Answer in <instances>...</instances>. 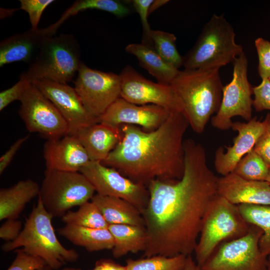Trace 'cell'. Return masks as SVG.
<instances>
[{"instance_id":"1","label":"cell","mask_w":270,"mask_h":270,"mask_svg":"<svg viewBox=\"0 0 270 270\" xmlns=\"http://www.w3.org/2000/svg\"><path fill=\"white\" fill-rule=\"evenodd\" d=\"M184 168L179 180H152L142 214L148 241L143 258L188 256L194 251L206 206L218 194V178L201 144L184 140Z\"/></svg>"},{"instance_id":"2","label":"cell","mask_w":270,"mask_h":270,"mask_svg":"<svg viewBox=\"0 0 270 270\" xmlns=\"http://www.w3.org/2000/svg\"><path fill=\"white\" fill-rule=\"evenodd\" d=\"M188 126L178 111L152 131L121 125L122 140L102 162L146 186L154 180H179L184 172V136Z\"/></svg>"},{"instance_id":"3","label":"cell","mask_w":270,"mask_h":270,"mask_svg":"<svg viewBox=\"0 0 270 270\" xmlns=\"http://www.w3.org/2000/svg\"><path fill=\"white\" fill-rule=\"evenodd\" d=\"M194 132L202 133L218 110L222 88L220 68L180 70L170 84Z\"/></svg>"},{"instance_id":"4","label":"cell","mask_w":270,"mask_h":270,"mask_svg":"<svg viewBox=\"0 0 270 270\" xmlns=\"http://www.w3.org/2000/svg\"><path fill=\"white\" fill-rule=\"evenodd\" d=\"M52 218L38 197L19 236L3 244L2 250L9 252L20 248L28 254L40 258L46 266L55 270L67 262H76L78 254L74 250L66 248L58 240L52 224Z\"/></svg>"},{"instance_id":"5","label":"cell","mask_w":270,"mask_h":270,"mask_svg":"<svg viewBox=\"0 0 270 270\" xmlns=\"http://www.w3.org/2000/svg\"><path fill=\"white\" fill-rule=\"evenodd\" d=\"M223 14H214L204 25L194 44L183 57L186 70L220 68L233 62L243 52Z\"/></svg>"},{"instance_id":"6","label":"cell","mask_w":270,"mask_h":270,"mask_svg":"<svg viewBox=\"0 0 270 270\" xmlns=\"http://www.w3.org/2000/svg\"><path fill=\"white\" fill-rule=\"evenodd\" d=\"M250 226L238 206L217 194L208 203L202 219L194 251L197 264L201 266L222 244L246 235Z\"/></svg>"},{"instance_id":"7","label":"cell","mask_w":270,"mask_h":270,"mask_svg":"<svg viewBox=\"0 0 270 270\" xmlns=\"http://www.w3.org/2000/svg\"><path fill=\"white\" fill-rule=\"evenodd\" d=\"M80 58V46L72 34L46 36L36 58L20 78L30 82L46 79L68 84L78 72L82 62Z\"/></svg>"},{"instance_id":"8","label":"cell","mask_w":270,"mask_h":270,"mask_svg":"<svg viewBox=\"0 0 270 270\" xmlns=\"http://www.w3.org/2000/svg\"><path fill=\"white\" fill-rule=\"evenodd\" d=\"M95 192L80 172L46 169L38 197L53 218H62L73 207L91 200Z\"/></svg>"},{"instance_id":"9","label":"cell","mask_w":270,"mask_h":270,"mask_svg":"<svg viewBox=\"0 0 270 270\" xmlns=\"http://www.w3.org/2000/svg\"><path fill=\"white\" fill-rule=\"evenodd\" d=\"M262 234L258 227L251 224L244 236L220 244L206 262L201 270H267L268 256L259 246Z\"/></svg>"},{"instance_id":"10","label":"cell","mask_w":270,"mask_h":270,"mask_svg":"<svg viewBox=\"0 0 270 270\" xmlns=\"http://www.w3.org/2000/svg\"><path fill=\"white\" fill-rule=\"evenodd\" d=\"M232 63V79L223 86L220 108L211 118L212 126L222 130L231 128L234 116H240L246 122L252 118L253 87L248 80V60L244 52Z\"/></svg>"},{"instance_id":"11","label":"cell","mask_w":270,"mask_h":270,"mask_svg":"<svg viewBox=\"0 0 270 270\" xmlns=\"http://www.w3.org/2000/svg\"><path fill=\"white\" fill-rule=\"evenodd\" d=\"M18 114L30 132L47 140L69 134L68 125L54 104L31 82L20 100Z\"/></svg>"},{"instance_id":"12","label":"cell","mask_w":270,"mask_h":270,"mask_svg":"<svg viewBox=\"0 0 270 270\" xmlns=\"http://www.w3.org/2000/svg\"><path fill=\"white\" fill-rule=\"evenodd\" d=\"M74 88L88 112L100 118L120 97V78L119 74L91 68L82 62Z\"/></svg>"},{"instance_id":"13","label":"cell","mask_w":270,"mask_h":270,"mask_svg":"<svg viewBox=\"0 0 270 270\" xmlns=\"http://www.w3.org/2000/svg\"><path fill=\"white\" fill-rule=\"evenodd\" d=\"M90 182L98 194L124 200L142 212L149 200L146 186L124 176L100 162L90 161L80 171Z\"/></svg>"},{"instance_id":"14","label":"cell","mask_w":270,"mask_h":270,"mask_svg":"<svg viewBox=\"0 0 270 270\" xmlns=\"http://www.w3.org/2000/svg\"><path fill=\"white\" fill-rule=\"evenodd\" d=\"M120 97L138 105L155 104L172 111H181L170 85L148 80L131 66H126L119 74Z\"/></svg>"},{"instance_id":"15","label":"cell","mask_w":270,"mask_h":270,"mask_svg":"<svg viewBox=\"0 0 270 270\" xmlns=\"http://www.w3.org/2000/svg\"><path fill=\"white\" fill-rule=\"evenodd\" d=\"M56 108L67 122L69 134L82 128L100 122L84 106L74 87L46 79L31 82Z\"/></svg>"},{"instance_id":"16","label":"cell","mask_w":270,"mask_h":270,"mask_svg":"<svg viewBox=\"0 0 270 270\" xmlns=\"http://www.w3.org/2000/svg\"><path fill=\"white\" fill-rule=\"evenodd\" d=\"M173 112L155 104L138 105L118 98L100 118V121L115 126L131 124L146 131L160 127Z\"/></svg>"},{"instance_id":"17","label":"cell","mask_w":270,"mask_h":270,"mask_svg":"<svg viewBox=\"0 0 270 270\" xmlns=\"http://www.w3.org/2000/svg\"><path fill=\"white\" fill-rule=\"evenodd\" d=\"M266 122L252 118L246 122H233L231 128L238 132L233 144L219 147L215 152L214 166L216 172L222 176L232 172L238 162L254 148L256 142L263 133Z\"/></svg>"},{"instance_id":"18","label":"cell","mask_w":270,"mask_h":270,"mask_svg":"<svg viewBox=\"0 0 270 270\" xmlns=\"http://www.w3.org/2000/svg\"><path fill=\"white\" fill-rule=\"evenodd\" d=\"M46 169L80 172L90 161L85 149L74 136L47 140L44 146Z\"/></svg>"},{"instance_id":"19","label":"cell","mask_w":270,"mask_h":270,"mask_svg":"<svg viewBox=\"0 0 270 270\" xmlns=\"http://www.w3.org/2000/svg\"><path fill=\"white\" fill-rule=\"evenodd\" d=\"M217 192L236 206L270 205V184L267 182L247 180L232 172L218 178Z\"/></svg>"},{"instance_id":"20","label":"cell","mask_w":270,"mask_h":270,"mask_svg":"<svg viewBox=\"0 0 270 270\" xmlns=\"http://www.w3.org/2000/svg\"><path fill=\"white\" fill-rule=\"evenodd\" d=\"M85 149L90 161L102 162L120 142V126L99 122L83 127L72 135Z\"/></svg>"},{"instance_id":"21","label":"cell","mask_w":270,"mask_h":270,"mask_svg":"<svg viewBox=\"0 0 270 270\" xmlns=\"http://www.w3.org/2000/svg\"><path fill=\"white\" fill-rule=\"evenodd\" d=\"M45 36L43 28H30L3 39L0 42V67L18 62L30 64L36 58Z\"/></svg>"},{"instance_id":"22","label":"cell","mask_w":270,"mask_h":270,"mask_svg":"<svg viewBox=\"0 0 270 270\" xmlns=\"http://www.w3.org/2000/svg\"><path fill=\"white\" fill-rule=\"evenodd\" d=\"M40 186L26 179L0 190V220L18 219L26 204L38 196Z\"/></svg>"},{"instance_id":"23","label":"cell","mask_w":270,"mask_h":270,"mask_svg":"<svg viewBox=\"0 0 270 270\" xmlns=\"http://www.w3.org/2000/svg\"><path fill=\"white\" fill-rule=\"evenodd\" d=\"M91 201L96 204L109 224H126L145 226L140 210L124 200L96 194Z\"/></svg>"},{"instance_id":"24","label":"cell","mask_w":270,"mask_h":270,"mask_svg":"<svg viewBox=\"0 0 270 270\" xmlns=\"http://www.w3.org/2000/svg\"><path fill=\"white\" fill-rule=\"evenodd\" d=\"M58 234L72 244L89 252L112 250L113 236L108 228H94L66 224L58 230Z\"/></svg>"},{"instance_id":"25","label":"cell","mask_w":270,"mask_h":270,"mask_svg":"<svg viewBox=\"0 0 270 270\" xmlns=\"http://www.w3.org/2000/svg\"><path fill=\"white\" fill-rule=\"evenodd\" d=\"M125 50L134 56L141 66L158 83L170 85L180 71L163 60L154 48L142 43L130 44L126 46Z\"/></svg>"},{"instance_id":"26","label":"cell","mask_w":270,"mask_h":270,"mask_svg":"<svg viewBox=\"0 0 270 270\" xmlns=\"http://www.w3.org/2000/svg\"><path fill=\"white\" fill-rule=\"evenodd\" d=\"M108 229L114 239L112 254L116 258L129 252L136 253L146 248L148 236L145 226L126 224H109Z\"/></svg>"},{"instance_id":"27","label":"cell","mask_w":270,"mask_h":270,"mask_svg":"<svg viewBox=\"0 0 270 270\" xmlns=\"http://www.w3.org/2000/svg\"><path fill=\"white\" fill-rule=\"evenodd\" d=\"M96 9L110 12L117 17H124L130 13V9L123 2L116 0H78L76 1L54 24L46 28L51 35L70 16L88 10Z\"/></svg>"},{"instance_id":"28","label":"cell","mask_w":270,"mask_h":270,"mask_svg":"<svg viewBox=\"0 0 270 270\" xmlns=\"http://www.w3.org/2000/svg\"><path fill=\"white\" fill-rule=\"evenodd\" d=\"M238 206L244 219L250 224L256 226L262 231L259 240L262 253L270 254V205L242 204Z\"/></svg>"},{"instance_id":"29","label":"cell","mask_w":270,"mask_h":270,"mask_svg":"<svg viewBox=\"0 0 270 270\" xmlns=\"http://www.w3.org/2000/svg\"><path fill=\"white\" fill-rule=\"evenodd\" d=\"M66 224L94 228H108L106 222L99 208L92 202H87L79 206L76 211L68 212L62 217Z\"/></svg>"},{"instance_id":"30","label":"cell","mask_w":270,"mask_h":270,"mask_svg":"<svg viewBox=\"0 0 270 270\" xmlns=\"http://www.w3.org/2000/svg\"><path fill=\"white\" fill-rule=\"evenodd\" d=\"M186 257L184 255L172 257L158 255L137 260L129 258L126 266L127 270H182Z\"/></svg>"},{"instance_id":"31","label":"cell","mask_w":270,"mask_h":270,"mask_svg":"<svg viewBox=\"0 0 270 270\" xmlns=\"http://www.w3.org/2000/svg\"><path fill=\"white\" fill-rule=\"evenodd\" d=\"M150 36L154 50L163 60L178 70L183 66V57L176 48V37L174 34L152 30Z\"/></svg>"},{"instance_id":"32","label":"cell","mask_w":270,"mask_h":270,"mask_svg":"<svg viewBox=\"0 0 270 270\" xmlns=\"http://www.w3.org/2000/svg\"><path fill=\"white\" fill-rule=\"evenodd\" d=\"M270 168L252 149L238 162L232 172L247 180L266 181Z\"/></svg>"},{"instance_id":"33","label":"cell","mask_w":270,"mask_h":270,"mask_svg":"<svg viewBox=\"0 0 270 270\" xmlns=\"http://www.w3.org/2000/svg\"><path fill=\"white\" fill-rule=\"evenodd\" d=\"M154 0H132L130 1L135 10L138 14L142 28V44L154 48L151 38V30L148 17L150 6Z\"/></svg>"},{"instance_id":"34","label":"cell","mask_w":270,"mask_h":270,"mask_svg":"<svg viewBox=\"0 0 270 270\" xmlns=\"http://www.w3.org/2000/svg\"><path fill=\"white\" fill-rule=\"evenodd\" d=\"M15 252L16 258L7 270H38L46 265L40 258L28 254L21 248Z\"/></svg>"},{"instance_id":"35","label":"cell","mask_w":270,"mask_h":270,"mask_svg":"<svg viewBox=\"0 0 270 270\" xmlns=\"http://www.w3.org/2000/svg\"><path fill=\"white\" fill-rule=\"evenodd\" d=\"M258 64V70L262 80L270 79V42L262 38L254 41Z\"/></svg>"},{"instance_id":"36","label":"cell","mask_w":270,"mask_h":270,"mask_svg":"<svg viewBox=\"0 0 270 270\" xmlns=\"http://www.w3.org/2000/svg\"><path fill=\"white\" fill-rule=\"evenodd\" d=\"M53 0H20V8L28 14L31 28L36 30L45 8Z\"/></svg>"},{"instance_id":"37","label":"cell","mask_w":270,"mask_h":270,"mask_svg":"<svg viewBox=\"0 0 270 270\" xmlns=\"http://www.w3.org/2000/svg\"><path fill=\"white\" fill-rule=\"evenodd\" d=\"M252 106L257 112L270 110V79H263L261 83L252 88Z\"/></svg>"},{"instance_id":"38","label":"cell","mask_w":270,"mask_h":270,"mask_svg":"<svg viewBox=\"0 0 270 270\" xmlns=\"http://www.w3.org/2000/svg\"><path fill=\"white\" fill-rule=\"evenodd\" d=\"M30 82L26 78H20L19 80L14 86L1 92L0 110H2L14 101L20 100L28 84Z\"/></svg>"},{"instance_id":"39","label":"cell","mask_w":270,"mask_h":270,"mask_svg":"<svg viewBox=\"0 0 270 270\" xmlns=\"http://www.w3.org/2000/svg\"><path fill=\"white\" fill-rule=\"evenodd\" d=\"M270 113H268L264 119V130L256 142L253 150L258 154L270 166Z\"/></svg>"},{"instance_id":"40","label":"cell","mask_w":270,"mask_h":270,"mask_svg":"<svg viewBox=\"0 0 270 270\" xmlns=\"http://www.w3.org/2000/svg\"><path fill=\"white\" fill-rule=\"evenodd\" d=\"M22 223L17 219L6 220L0 228V238L8 242L14 240L22 231Z\"/></svg>"},{"instance_id":"41","label":"cell","mask_w":270,"mask_h":270,"mask_svg":"<svg viewBox=\"0 0 270 270\" xmlns=\"http://www.w3.org/2000/svg\"><path fill=\"white\" fill-rule=\"evenodd\" d=\"M29 136H26L18 139L2 156L0 158V174H2L11 162L14 156L22 144L28 138Z\"/></svg>"},{"instance_id":"42","label":"cell","mask_w":270,"mask_h":270,"mask_svg":"<svg viewBox=\"0 0 270 270\" xmlns=\"http://www.w3.org/2000/svg\"><path fill=\"white\" fill-rule=\"evenodd\" d=\"M91 270H127L126 266H122L110 259H100L96 262Z\"/></svg>"},{"instance_id":"43","label":"cell","mask_w":270,"mask_h":270,"mask_svg":"<svg viewBox=\"0 0 270 270\" xmlns=\"http://www.w3.org/2000/svg\"><path fill=\"white\" fill-rule=\"evenodd\" d=\"M182 270H201L200 266L194 260L192 255L186 257L185 266Z\"/></svg>"},{"instance_id":"44","label":"cell","mask_w":270,"mask_h":270,"mask_svg":"<svg viewBox=\"0 0 270 270\" xmlns=\"http://www.w3.org/2000/svg\"><path fill=\"white\" fill-rule=\"evenodd\" d=\"M170 1L168 0H154L148 10V16L158 8L164 5Z\"/></svg>"},{"instance_id":"45","label":"cell","mask_w":270,"mask_h":270,"mask_svg":"<svg viewBox=\"0 0 270 270\" xmlns=\"http://www.w3.org/2000/svg\"><path fill=\"white\" fill-rule=\"evenodd\" d=\"M16 10V9L0 8V18H4L6 17L9 16L11 14H12Z\"/></svg>"},{"instance_id":"46","label":"cell","mask_w":270,"mask_h":270,"mask_svg":"<svg viewBox=\"0 0 270 270\" xmlns=\"http://www.w3.org/2000/svg\"><path fill=\"white\" fill-rule=\"evenodd\" d=\"M38 270H54L52 268H50V266L46 265L42 267V268ZM58 270H82L80 268H76L74 267H64Z\"/></svg>"},{"instance_id":"47","label":"cell","mask_w":270,"mask_h":270,"mask_svg":"<svg viewBox=\"0 0 270 270\" xmlns=\"http://www.w3.org/2000/svg\"><path fill=\"white\" fill-rule=\"evenodd\" d=\"M267 270H270V254L268 256Z\"/></svg>"},{"instance_id":"48","label":"cell","mask_w":270,"mask_h":270,"mask_svg":"<svg viewBox=\"0 0 270 270\" xmlns=\"http://www.w3.org/2000/svg\"><path fill=\"white\" fill-rule=\"evenodd\" d=\"M266 182H267L270 184V168L269 170V172H268V174Z\"/></svg>"},{"instance_id":"49","label":"cell","mask_w":270,"mask_h":270,"mask_svg":"<svg viewBox=\"0 0 270 270\" xmlns=\"http://www.w3.org/2000/svg\"></svg>"}]
</instances>
